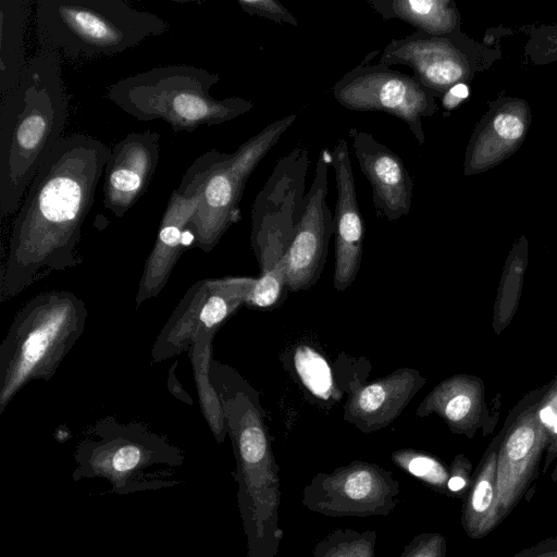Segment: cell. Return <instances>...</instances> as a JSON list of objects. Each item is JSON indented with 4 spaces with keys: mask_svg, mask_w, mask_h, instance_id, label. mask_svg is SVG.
Instances as JSON below:
<instances>
[{
    "mask_svg": "<svg viewBox=\"0 0 557 557\" xmlns=\"http://www.w3.org/2000/svg\"><path fill=\"white\" fill-rule=\"evenodd\" d=\"M110 148L97 138L62 137L32 181L14 219L0 277V300L39 278L79 264L77 245Z\"/></svg>",
    "mask_w": 557,
    "mask_h": 557,
    "instance_id": "6da1fadb",
    "label": "cell"
},
{
    "mask_svg": "<svg viewBox=\"0 0 557 557\" xmlns=\"http://www.w3.org/2000/svg\"><path fill=\"white\" fill-rule=\"evenodd\" d=\"M67 97L61 57L40 50L28 59L13 90L0 98V214L17 211L62 133Z\"/></svg>",
    "mask_w": 557,
    "mask_h": 557,
    "instance_id": "7a4b0ae2",
    "label": "cell"
},
{
    "mask_svg": "<svg viewBox=\"0 0 557 557\" xmlns=\"http://www.w3.org/2000/svg\"><path fill=\"white\" fill-rule=\"evenodd\" d=\"M85 302L69 290L29 299L0 345V414L29 382L49 381L86 327Z\"/></svg>",
    "mask_w": 557,
    "mask_h": 557,
    "instance_id": "3957f363",
    "label": "cell"
},
{
    "mask_svg": "<svg viewBox=\"0 0 557 557\" xmlns=\"http://www.w3.org/2000/svg\"><path fill=\"white\" fill-rule=\"evenodd\" d=\"M35 4L40 50L71 62L121 53L169 28L160 16L123 0H38Z\"/></svg>",
    "mask_w": 557,
    "mask_h": 557,
    "instance_id": "277c9868",
    "label": "cell"
},
{
    "mask_svg": "<svg viewBox=\"0 0 557 557\" xmlns=\"http://www.w3.org/2000/svg\"><path fill=\"white\" fill-rule=\"evenodd\" d=\"M220 75L191 65H165L110 85L106 98L140 122L163 120L176 132L193 133L234 120L255 103L242 97L214 98Z\"/></svg>",
    "mask_w": 557,
    "mask_h": 557,
    "instance_id": "5b68a950",
    "label": "cell"
},
{
    "mask_svg": "<svg viewBox=\"0 0 557 557\" xmlns=\"http://www.w3.org/2000/svg\"><path fill=\"white\" fill-rule=\"evenodd\" d=\"M309 150L296 146L278 159L251 209L250 244L260 275L246 306L269 309L286 290L285 260L308 201Z\"/></svg>",
    "mask_w": 557,
    "mask_h": 557,
    "instance_id": "8992f818",
    "label": "cell"
},
{
    "mask_svg": "<svg viewBox=\"0 0 557 557\" xmlns=\"http://www.w3.org/2000/svg\"><path fill=\"white\" fill-rule=\"evenodd\" d=\"M74 481L103 479L111 493L120 496L172 487L181 483L170 474L154 473L153 467L177 468L184 463L182 449L141 422L122 423L102 418L74 451Z\"/></svg>",
    "mask_w": 557,
    "mask_h": 557,
    "instance_id": "52a82bcc",
    "label": "cell"
},
{
    "mask_svg": "<svg viewBox=\"0 0 557 557\" xmlns=\"http://www.w3.org/2000/svg\"><path fill=\"white\" fill-rule=\"evenodd\" d=\"M296 119L297 114H289L273 121L234 152L213 148L189 165L177 189L200 195L188 228L197 248L210 252L225 232L242 219L239 203L249 176Z\"/></svg>",
    "mask_w": 557,
    "mask_h": 557,
    "instance_id": "ba28073f",
    "label": "cell"
},
{
    "mask_svg": "<svg viewBox=\"0 0 557 557\" xmlns=\"http://www.w3.org/2000/svg\"><path fill=\"white\" fill-rule=\"evenodd\" d=\"M503 57L499 47L487 48L462 30L446 36L421 32L392 39L384 48L379 64L407 65L416 78L436 98L459 83L469 84Z\"/></svg>",
    "mask_w": 557,
    "mask_h": 557,
    "instance_id": "9c48e42d",
    "label": "cell"
},
{
    "mask_svg": "<svg viewBox=\"0 0 557 557\" xmlns=\"http://www.w3.org/2000/svg\"><path fill=\"white\" fill-rule=\"evenodd\" d=\"M257 277L227 275L194 283L174 308L151 347L152 362L189 351L194 342L215 331L247 300Z\"/></svg>",
    "mask_w": 557,
    "mask_h": 557,
    "instance_id": "30bf717a",
    "label": "cell"
},
{
    "mask_svg": "<svg viewBox=\"0 0 557 557\" xmlns=\"http://www.w3.org/2000/svg\"><path fill=\"white\" fill-rule=\"evenodd\" d=\"M335 100L357 112H384L405 122L419 145L425 143L422 119L438 111L436 97L416 76L382 64L354 67L332 87Z\"/></svg>",
    "mask_w": 557,
    "mask_h": 557,
    "instance_id": "8fae6325",
    "label": "cell"
},
{
    "mask_svg": "<svg viewBox=\"0 0 557 557\" xmlns=\"http://www.w3.org/2000/svg\"><path fill=\"white\" fill-rule=\"evenodd\" d=\"M399 483L383 467L356 460L330 473H317L301 504L327 517L387 516L398 504Z\"/></svg>",
    "mask_w": 557,
    "mask_h": 557,
    "instance_id": "7c38bea8",
    "label": "cell"
},
{
    "mask_svg": "<svg viewBox=\"0 0 557 557\" xmlns=\"http://www.w3.org/2000/svg\"><path fill=\"white\" fill-rule=\"evenodd\" d=\"M329 153L320 154L308 201L299 220L285 260L286 292L310 288L324 267L329 242L334 234V215L326 203Z\"/></svg>",
    "mask_w": 557,
    "mask_h": 557,
    "instance_id": "4fadbf2b",
    "label": "cell"
},
{
    "mask_svg": "<svg viewBox=\"0 0 557 557\" xmlns=\"http://www.w3.org/2000/svg\"><path fill=\"white\" fill-rule=\"evenodd\" d=\"M547 446L548 437L537 419L536 406L520 416L500 436L496 465L498 524L525 496Z\"/></svg>",
    "mask_w": 557,
    "mask_h": 557,
    "instance_id": "5bb4252c",
    "label": "cell"
},
{
    "mask_svg": "<svg viewBox=\"0 0 557 557\" xmlns=\"http://www.w3.org/2000/svg\"><path fill=\"white\" fill-rule=\"evenodd\" d=\"M532 119L531 107L523 98L502 94L490 101L467 145L463 174H481L516 153L525 140Z\"/></svg>",
    "mask_w": 557,
    "mask_h": 557,
    "instance_id": "9a60e30c",
    "label": "cell"
},
{
    "mask_svg": "<svg viewBox=\"0 0 557 557\" xmlns=\"http://www.w3.org/2000/svg\"><path fill=\"white\" fill-rule=\"evenodd\" d=\"M160 135L150 129L127 134L110 148L104 169L103 206L122 218L148 189L156 173Z\"/></svg>",
    "mask_w": 557,
    "mask_h": 557,
    "instance_id": "2e32d148",
    "label": "cell"
},
{
    "mask_svg": "<svg viewBox=\"0 0 557 557\" xmlns=\"http://www.w3.org/2000/svg\"><path fill=\"white\" fill-rule=\"evenodd\" d=\"M359 168L372 187L377 216L393 222L407 215L413 198V180L405 163L372 134L352 127L348 131Z\"/></svg>",
    "mask_w": 557,
    "mask_h": 557,
    "instance_id": "e0dca14e",
    "label": "cell"
},
{
    "mask_svg": "<svg viewBox=\"0 0 557 557\" xmlns=\"http://www.w3.org/2000/svg\"><path fill=\"white\" fill-rule=\"evenodd\" d=\"M336 182L334 214L335 268L333 285L346 290L356 280L362 259L364 224L357 200L347 140H337L332 152Z\"/></svg>",
    "mask_w": 557,
    "mask_h": 557,
    "instance_id": "ac0fdd59",
    "label": "cell"
},
{
    "mask_svg": "<svg viewBox=\"0 0 557 557\" xmlns=\"http://www.w3.org/2000/svg\"><path fill=\"white\" fill-rule=\"evenodd\" d=\"M425 379L412 368H399L386 376L351 388L343 418L369 434L389 425L400 416Z\"/></svg>",
    "mask_w": 557,
    "mask_h": 557,
    "instance_id": "d6986e66",
    "label": "cell"
},
{
    "mask_svg": "<svg viewBox=\"0 0 557 557\" xmlns=\"http://www.w3.org/2000/svg\"><path fill=\"white\" fill-rule=\"evenodd\" d=\"M200 195L194 190L175 188L162 215L154 245L147 257L139 280L136 308L157 297L164 286L183 252L184 233L197 211Z\"/></svg>",
    "mask_w": 557,
    "mask_h": 557,
    "instance_id": "ffe728a7",
    "label": "cell"
},
{
    "mask_svg": "<svg viewBox=\"0 0 557 557\" xmlns=\"http://www.w3.org/2000/svg\"><path fill=\"white\" fill-rule=\"evenodd\" d=\"M481 382L468 375H455L437 384L417 408L418 417L437 414L457 434L471 437L480 425Z\"/></svg>",
    "mask_w": 557,
    "mask_h": 557,
    "instance_id": "44dd1931",
    "label": "cell"
},
{
    "mask_svg": "<svg viewBox=\"0 0 557 557\" xmlns=\"http://www.w3.org/2000/svg\"><path fill=\"white\" fill-rule=\"evenodd\" d=\"M500 436L495 438L476 468L465 496L461 525L472 540L490 534L497 525L496 465Z\"/></svg>",
    "mask_w": 557,
    "mask_h": 557,
    "instance_id": "7402d4cb",
    "label": "cell"
},
{
    "mask_svg": "<svg viewBox=\"0 0 557 557\" xmlns=\"http://www.w3.org/2000/svg\"><path fill=\"white\" fill-rule=\"evenodd\" d=\"M383 18H397L431 36L461 32V15L454 0H367Z\"/></svg>",
    "mask_w": 557,
    "mask_h": 557,
    "instance_id": "603a6c76",
    "label": "cell"
},
{
    "mask_svg": "<svg viewBox=\"0 0 557 557\" xmlns=\"http://www.w3.org/2000/svg\"><path fill=\"white\" fill-rule=\"evenodd\" d=\"M32 1L0 0V98L18 84L28 62L25 32Z\"/></svg>",
    "mask_w": 557,
    "mask_h": 557,
    "instance_id": "cb8c5ba5",
    "label": "cell"
},
{
    "mask_svg": "<svg viewBox=\"0 0 557 557\" xmlns=\"http://www.w3.org/2000/svg\"><path fill=\"white\" fill-rule=\"evenodd\" d=\"M215 334V331H211L198 337L189 349V357L201 413L215 441L223 443L227 435L224 411L210 379L212 343Z\"/></svg>",
    "mask_w": 557,
    "mask_h": 557,
    "instance_id": "d4e9b609",
    "label": "cell"
},
{
    "mask_svg": "<svg viewBox=\"0 0 557 557\" xmlns=\"http://www.w3.org/2000/svg\"><path fill=\"white\" fill-rule=\"evenodd\" d=\"M294 360L299 379L312 395L323 400L339 399L332 371L319 352L309 346L300 345L295 350Z\"/></svg>",
    "mask_w": 557,
    "mask_h": 557,
    "instance_id": "484cf974",
    "label": "cell"
},
{
    "mask_svg": "<svg viewBox=\"0 0 557 557\" xmlns=\"http://www.w3.org/2000/svg\"><path fill=\"white\" fill-rule=\"evenodd\" d=\"M376 539L373 530L335 529L317 543L311 557H374Z\"/></svg>",
    "mask_w": 557,
    "mask_h": 557,
    "instance_id": "4316f807",
    "label": "cell"
},
{
    "mask_svg": "<svg viewBox=\"0 0 557 557\" xmlns=\"http://www.w3.org/2000/svg\"><path fill=\"white\" fill-rule=\"evenodd\" d=\"M391 458L403 471L424 482L432 490L448 495L449 470L433 455L412 448H403L395 450Z\"/></svg>",
    "mask_w": 557,
    "mask_h": 557,
    "instance_id": "83f0119b",
    "label": "cell"
},
{
    "mask_svg": "<svg viewBox=\"0 0 557 557\" xmlns=\"http://www.w3.org/2000/svg\"><path fill=\"white\" fill-rule=\"evenodd\" d=\"M528 40L523 57L531 65H547L557 62V24L528 26L523 28Z\"/></svg>",
    "mask_w": 557,
    "mask_h": 557,
    "instance_id": "f1b7e54d",
    "label": "cell"
},
{
    "mask_svg": "<svg viewBox=\"0 0 557 557\" xmlns=\"http://www.w3.org/2000/svg\"><path fill=\"white\" fill-rule=\"evenodd\" d=\"M237 3L251 16L268 18L278 24L299 25L296 17L277 0H237Z\"/></svg>",
    "mask_w": 557,
    "mask_h": 557,
    "instance_id": "f546056e",
    "label": "cell"
},
{
    "mask_svg": "<svg viewBox=\"0 0 557 557\" xmlns=\"http://www.w3.org/2000/svg\"><path fill=\"white\" fill-rule=\"evenodd\" d=\"M537 419L548 437L552 460L557 457V381L536 406Z\"/></svg>",
    "mask_w": 557,
    "mask_h": 557,
    "instance_id": "4dcf8cb0",
    "label": "cell"
},
{
    "mask_svg": "<svg viewBox=\"0 0 557 557\" xmlns=\"http://www.w3.org/2000/svg\"><path fill=\"white\" fill-rule=\"evenodd\" d=\"M446 539L437 532H428L414 536L400 557H446Z\"/></svg>",
    "mask_w": 557,
    "mask_h": 557,
    "instance_id": "1f68e13d",
    "label": "cell"
},
{
    "mask_svg": "<svg viewBox=\"0 0 557 557\" xmlns=\"http://www.w3.org/2000/svg\"><path fill=\"white\" fill-rule=\"evenodd\" d=\"M471 462L465 455H457L450 467L449 476L447 481V490L449 496L465 497L470 488L471 476Z\"/></svg>",
    "mask_w": 557,
    "mask_h": 557,
    "instance_id": "d6a6232c",
    "label": "cell"
},
{
    "mask_svg": "<svg viewBox=\"0 0 557 557\" xmlns=\"http://www.w3.org/2000/svg\"><path fill=\"white\" fill-rule=\"evenodd\" d=\"M470 96V85L459 83L450 87L442 97L441 104L445 113L451 112L458 108Z\"/></svg>",
    "mask_w": 557,
    "mask_h": 557,
    "instance_id": "836d02e7",
    "label": "cell"
},
{
    "mask_svg": "<svg viewBox=\"0 0 557 557\" xmlns=\"http://www.w3.org/2000/svg\"><path fill=\"white\" fill-rule=\"evenodd\" d=\"M510 557H557V536L544 539Z\"/></svg>",
    "mask_w": 557,
    "mask_h": 557,
    "instance_id": "e575fe53",
    "label": "cell"
},
{
    "mask_svg": "<svg viewBox=\"0 0 557 557\" xmlns=\"http://www.w3.org/2000/svg\"><path fill=\"white\" fill-rule=\"evenodd\" d=\"M177 366H178V361L174 360V362L170 366V368L168 370L166 388L170 392V394L177 400H180L186 405H193L194 400H193L191 396L182 386V384L180 383V381L176 376Z\"/></svg>",
    "mask_w": 557,
    "mask_h": 557,
    "instance_id": "d590c367",
    "label": "cell"
},
{
    "mask_svg": "<svg viewBox=\"0 0 557 557\" xmlns=\"http://www.w3.org/2000/svg\"><path fill=\"white\" fill-rule=\"evenodd\" d=\"M494 34H492V32L490 30V28L485 32V35L483 37V41H482V45L487 47V48H496V47H499V38L502 36H508V35H512L515 33L513 29L511 28H504V27H497V28H492Z\"/></svg>",
    "mask_w": 557,
    "mask_h": 557,
    "instance_id": "8d00e7d4",
    "label": "cell"
},
{
    "mask_svg": "<svg viewBox=\"0 0 557 557\" xmlns=\"http://www.w3.org/2000/svg\"><path fill=\"white\" fill-rule=\"evenodd\" d=\"M550 478L554 482H557V461H556V465H555V468L553 470Z\"/></svg>",
    "mask_w": 557,
    "mask_h": 557,
    "instance_id": "74e56055",
    "label": "cell"
}]
</instances>
